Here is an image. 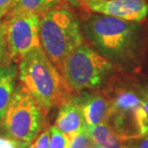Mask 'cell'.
Here are the masks:
<instances>
[{
  "instance_id": "6da1fadb",
  "label": "cell",
  "mask_w": 148,
  "mask_h": 148,
  "mask_svg": "<svg viewBox=\"0 0 148 148\" xmlns=\"http://www.w3.org/2000/svg\"><path fill=\"white\" fill-rule=\"evenodd\" d=\"M84 34L100 54L121 69H133L140 64L143 28L138 22L95 14L85 21Z\"/></svg>"
},
{
  "instance_id": "7a4b0ae2",
  "label": "cell",
  "mask_w": 148,
  "mask_h": 148,
  "mask_svg": "<svg viewBox=\"0 0 148 148\" xmlns=\"http://www.w3.org/2000/svg\"><path fill=\"white\" fill-rule=\"evenodd\" d=\"M17 72L20 85L43 111L60 107L72 97L73 90L41 46L21 59Z\"/></svg>"
},
{
  "instance_id": "3957f363",
  "label": "cell",
  "mask_w": 148,
  "mask_h": 148,
  "mask_svg": "<svg viewBox=\"0 0 148 148\" xmlns=\"http://www.w3.org/2000/svg\"><path fill=\"white\" fill-rule=\"evenodd\" d=\"M40 45L60 70L66 58L83 43L78 20L66 9H51L40 17Z\"/></svg>"
},
{
  "instance_id": "277c9868",
  "label": "cell",
  "mask_w": 148,
  "mask_h": 148,
  "mask_svg": "<svg viewBox=\"0 0 148 148\" xmlns=\"http://www.w3.org/2000/svg\"><path fill=\"white\" fill-rule=\"evenodd\" d=\"M106 97L110 103L107 122L123 140L144 137L148 133V117L144 111L141 90L118 86L111 88Z\"/></svg>"
},
{
  "instance_id": "5b68a950",
  "label": "cell",
  "mask_w": 148,
  "mask_h": 148,
  "mask_svg": "<svg viewBox=\"0 0 148 148\" xmlns=\"http://www.w3.org/2000/svg\"><path fill=\"white\" fill-rule=\"evenodd\" d=\"M0 129L5 138L18 145L30 143L43 129L42 109L21 85L14 90Z\"/></svg>"
},
{
  "instance_id": "8992f818",
  "label": "cell",
  "mask_w": 148,
  "mask_h": 148,
  "mask_svg": "<svg viewBox=\"0 0 148 148\" xmlns=\"http://www.w3.org/2000/svg\"><path fill=\"white\" fill-rule=\"evenodd\" d=\"M114 70V64L102 54L81 44L64 61L60 71L75 91L99 88Z\"/></svg>"
},
{
  "instance_id": "52a82bcc",
  "label": "cell",
  "mask_w": 148,
  "mask_h": 148,
  "mask_svg": "<svg viewBox=\"0 0 148 148\" xmlns=\"http://www.w3.org/2000/svg\"><path fill=\"white\" fill-rule=\"evenodd\" d=\"M4 23L6 55L20 62L28 53L40 47V16L27 12H9Z\"/></svg>"
},
{
  "instance_id": "ba28073f",
  "label": "cell",
  "mask_w": 148,
  "mask_h": 148,
  "mask_svg": "<svg viewBox=\"0 0 148 148\" xmlns=\"http://www.w3.org/2000/svg\"><path fill=\"white\" fill-rule=\"evenodd\" d=\"M95 14H105L127 21L140 22L148 16L146 0H100L86 4Z\"/></svg>"
},
{
  "instance_id": "9c48e42d",
  "label": "cell",
  "mask_w": 148,
  "mask_h": 148,
  "mask_svg": "<svg viewBox=\"0 0 148 148\" xmlns=\"http://www.w3.org/2000/svg\"><path fill=\"white\" fill-rule=\"evenodd\" d=\"M86 125L84 114L75 96L60 106L54 126L69 140L84 130Z\"/></svg>"
},
{
  "instance_id": "30bf717a",
  "label": "cell",
  "mask_w": 148,
  "mask_h": 148,
  "mask_svg": "<svg viewBox=\"0 0 148 148\" xmlns=\"http://www.w3.org/2000/svg\"><path fill=\"white\" fill-rule=\"evenodd\" d=\"M75 97L81 107L87 125L92 126L107 121L110 103L105 94L86 91Z\"/></svg>"
},
{
  "instance_id": "8fae6325",
  "label": "cell",
  "mask_w": 148,
  "mask_h": 148,
  "mask_svg": "<svg viewBox=\"0 0 148 148\" xmlns=\"http://www.w3.org/2000/svg\"><path fill=\"white\" fill-rule=\"evenodd\" d=\"M17 69L12 62L0 66V122L10 103L16 87Z\"/></svg>"
},
{
  "instance_id": "7c38bea8",
  "label": "cell",
  "mask_w": 148,
  "mask_h": 148,
  "mask_svg": "<svg viewBox=\"0 0 148 148\" xmlns=\"http://www.w3.org/2000/svg\"><path fill=\"white\" fill-rule=\"evenodd\" d=\"M60 1L61 0H14L9 12H27L40 14L53 9Z\"/></svg>"
},
{
  "instance_id": "4fadbf2b",
  "label": "cell",
  "mask_w": 148,
  "mask_h": 148,
  "mask_svg": "<svg viewBox=\"0 0 148 148\" xmlns=\"http://www.w3.org/2000/svg\"><path fill=\"white\" fill-rule=\"evenodd\" d=\"M85 130L88 133V135L90 136L93 144L102 146L110 132L112 131V127L107 122H102L92 126L86 125Z\"/></svg>"
},
{
  "instance_id": "5bb4252c",
  "label": "cell",
  "mask_w": 148,
  "mask_h": 148,
  "mask_svg": "<svg viewBox=\"0 0 148 148\" xmlns=\"http://www.w3.org/2000/svg\"><path fill=\"white\" fill-rule=\"evenodd\" d=\"M49 131L50 137L48 148H67L69 140L66 135L59 131L54 125L49 127Z\"/></svg>"
},
{
  "instance_id": "9a60e30c",
  "label": "cell",
  "mask_w": 148,
  "mask_h": 148,
  "mask_svg": "<svg viewBox=\"0 0 148 148\" xmlns=\"http://www.w3.org/2000/svg\"><path fill=\"white\" fill-rule=\"evenodd\" d=\"M50 131L48 129H42L37 135V137L33 138L30 143L21 144L19 145L20 148H48L49 143Z\"/></svg>"
},
{
  "instance_id": "2e32d148",
  "label": "cell",
  "mask_w": 148,
  "mask_h": 148,
  "mask_svg": "<svg viewBox=\"0 0 148 148\" xmlns=\"http://www.w3.org/2000/svg\"><path fill=\"white\" fill-rule=\"evenodd\" d=\"M91 144H92V141L84 129L70 138L67 148H90Z\"/></svg>"
},
{
  "instance_id": "e0dca14e",
  "label": "cell",
  "mask_w": 148,
  "mask_h": 148,
  "mask_svg": "<svg viewBox=\"0 0 148 148\" xmlns=\"http://www.w3.org/2000/svg\"><path fill=\"white\" fill-rule=\"evenodd\" d=\"M104 148H125V140H123L114 130L112 129L110 134L106 138L104 144L102 145Z\"/></svg>"
},
{
  "instance_id": "ac0fdd59",
  "label": "cell",
  "mask_w": 148,
  "mask_h": 148,
  "mask_svg": "<svg viewBox=\"0 0 148 148\" xmlns=\"http://www.w3.org/2000/svg\"><path fill=\"white\" fill-rule=\"evenodd\" d=\"M125 148H148V133L143 138L125 140Z\"/></svg>"
},
{
  "instance_id": "d6986e66",
  "label": "cell",
  "mask_w": 148,
  "mask_h": 148,
  "mask_svg": "<svg viewBox=\"0 0 148 148\" xmlns=\"http://www.w3.org/2000/svg\"><path fill=\"white\" fill-rule=\"evenodd\" d=\"M6 40H5V29H4V23H3V28L0 30V66L3 59L6 56Z\"/></svg>"
},
{
  "instance_id": "ffe728a7",
  "label": "cell",
  "mask_w": 148,
  "mask_h": 148,
  "mask_svg": "<svg viewBox=\"0 0 148 148\" xmlns=\"http://www.w3.org/2000/svg\"><path fill=\"white\" fill-rule=\"evenodd\" d=\"M14 0H0V19L9 13Z\"/></svg>"
},
{
  "instance_id": "44dd1931",
  "label": "cell",
  "mask_w": 148,
  "mask_h": 148,
  "mask_svg": "<svg viewBox=\"0 0 148 148\" xmlns=\"http://www.w3.org/2000/svg\"><path fill=\"white\" fill-rule=\"evenodd\" d=\"M0 148H20L17 143L5 137H0Z\"/></svg>"
},
{
  "instance_id": "7402d4cb",
  "label": "cell",
  "mask_w": 148,
  "mask_h": 148,
  "mask_svg": "<svg viewBox=\"0 0 148 148\" xmlns=\"http://www.w3.org/2000/svg\"><path fill=\"white\" fill-rule=\"evenodd\" d=\"M141 98H143V105L144 111H145L148 117V87L141 90Z\"/></svg>"
},
{
  "instance_id": "603a6c76",
  "label": "cell",
  "mask_w": 148,
  "mask_h": 148,
  "mask_svg": "<svg viewBox=\"0 0 148 148\" xmlns=\"http://www.w3.org/2000/svg\"><path fill=\"white\" fill-rule=\"evenodd\" d=\"M75 1H77V2H78V3H80V4L86 5V4H88V3H90V2H95V1H100V0H75Z\"/></svg>"
},
{
  "instance_id": "cb8c5ba5",
  "label": "cell",
  "mask_w": 148,
  "mask_h": 148,
  "mask_svg": "<svg viewBox=\"0 0 148 148\" xmlns=\"http://www.w3.org/2000/svg\"><path fill=\"white\" fill-rule=\"evenodd\" d=\"M90 148H104V147H102V146H99V145H96V144H91L90 147Z\"/></svg>"
},
{
  "instance_id": "d4e9b609",
  "label": "cell",
  "mask_w": 148,
  "mask_h": 148,
  "mask_svg": "<svg viewBox=\"0 0 148 148\" xmlns=\"http://www.w3.org/2000/svg\"><path fill=\"white\" fill-rule=\"evenodd\" d=\"M2 28H3V22H2V20L0 19V30H1Z\"/></svg>"
}]
</instances>
